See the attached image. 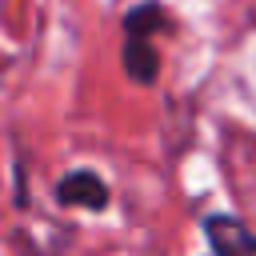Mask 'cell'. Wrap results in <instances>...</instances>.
<instances>
[{"label": "cell", "instance_id": "1", "mask_svg": "<svg viewBox=\"0 0 256 256\" xmlns=\"http://www.w3.org/2000/svg\"><path fill=\"white\" fill-rule=\"evenodd\" d=\"M204 236L212 244V256H256V236L236 220V216H208L204 220Z\"/></svg>", "mask_w": 256, "mask_h": 256}, {"label": "cell", "instance_id": "2", "mask_svg": "<svg viewBox=\"0 0 256 256\" xmlns=\"http://www.w3.org/2000/svg\"><path fill=\"white\" fill-rule=\"evenodd\" d=\"M56 200L68 204V208H104L108 204V184L88 172V168H76L68 172L60 184H56Z\"/></svg>", "mask_w": 256, "mask_h": 256}, {"label": "cell", "instance_id": "3", "mask_svg": "<svg viewBox=\"0 0 256 256\" xmlns=\"http://www.w3.org/2000/svg\"><path fill=\"white\" fill-rule=\"evenodd\" d=\"M120 64H124L128 80H136V84H152V80L160 76V52H156L152 36H132V32H124Z\"/></svg>", "mask_w": 256, "mask_h": 256}, {"label": "cell", "instance_id": "4", "mask_svg": "<svg viewBox=\"0 0 256 256\" xmlns=\"http://www.w3.org/2000/svg\"><path fill=\"white\" fill-rule=\"evenodd\" d=\"M164 24H168V12L156 0H144V4L128 8V16H124V32H132V36H156Z\"/></svg>", "mask_w": 256, "mask_h": 256}]
</instances>
